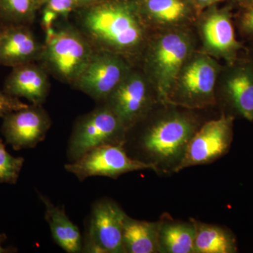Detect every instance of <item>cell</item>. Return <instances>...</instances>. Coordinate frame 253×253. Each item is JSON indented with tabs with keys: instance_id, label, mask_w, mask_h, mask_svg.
<instances>
[{
	"instance_id": "obj_22",
	"label": "cell",
	"mask_w": 253,
	"mask_h": 253,
	"mask_svg": "<svg viewBox=\"0 0 253 253\" xmlns=\"http://www.w3.org/2000/svg\"><path fill=\"white\" fill-rule=\"evenodd\" d=\"M145 7L151 17L162 23L177 22L186 14L185 3L181 0H145Z\"/></svg>"
},
{
	"instance_id": "obj_12",
	"label": "cell",
	"mask_w": 253,
	"mask_h": 253,
	"mask_svg": "<svg viewBox=\"0 0 253 253\" xmlns=\"http://www.w3.org/2000/svg\"><path fill=\"white\" fill-rule=\"evenodd\" d=\"M106 101V106L129 131L149 109L150 95L146 82L138 73H129Z\"/></svg>"
},
{
	"instance_id": "obj_30",
	"label": "cell",
	"mask_w": 253,
	"mask_h": 253,
	"mask_svg": "<svg viewBox=\"0 0 253 253\" xmlns=\"http://www.w3.org/2000/svg\"><path fill=\"white\" fill-rule=\"evenodd\" d=\"M97 1L99 0H78L80 6H83V5L96 4Z\"/></svg>"
},
{
	"instance_id": "obj_9",
	"label": "cell",
	"mask_w": 253,
	"mask_h": 253,
	"mask_svg": "<svg viewBox=\"0 0 253 253\" xmlns=\"http://www.w3.org/2000/svg\"><path fill=\"white\" fill-rule=\"evenodd\" d=\"M129 73L119 55L98 50L73 85L95 101H104Z\"/></svg>"
},
{
	"instance_id": "obj_13",
	"label": "cell",
	"mask_w": 253,
	"mask_h": 253,
	"mask_svg": "<svg viewBox=\"0 0 253 253\" xmlns=\"http://www.w3.org/2000/svg\"><path fill=\"white\" fill-rule=\"evenodd\" d=\"M44 45L27 25L2 26L0 39V66L14 68L41 59Z\"/></svg>"
},
{
	"instance_id": "obj_5",
	"label": "cell",
	"mask_w": 253,
	"mask_h": 253,
	"mask_svg": "<svg viewBox=\"0 0 253 253\" xmlns=\"http://www.w3.org/2000/svg\"><path fill=\"white\" fill-rule=\"evenodd\" d=\"M126 215L111 200L95 201L83 239L82 253H125L123 230Z\"/></svg>"
},
{
	"instance_id": "obj_15",
	"label": "cell",
	"mask_w": 253,
	"mask_h": 253,
	"mask_svg": "<svg viewBox=\"0 0 253 253\" xmlns=\"http://www.w3.org/2000/svg\"><path fill=\"white\" fill-rule=\"evenodd\" d=\"M224 89L233 111L253 123V61L231 68L226 76Z\"/></svg>"
},
{
	"instance_id": "obj_14",
	"label": "cell",
	"mask_w": 253,
	"mask_h": 253,
	"mask_svg": "<svg viewBox=\"0 0 253 253\" xmlns=\"http://www.w3.org/2000/svg\"><path fill=\"white\" fill-rule=\"evenodd\" d=\"M49 89L46 70L33 62L12 68L5 80L3 91L14 97L25 98L32 104L42 105Z\"/></svg>"
},
{
	"instance_id": "obj_10",
	"label": "cell",
	"mask_w": 253,
	"mask_h": 253,
	"mask_svg": "<svg viewBox=\"0 0 253 253\" xmlns=\"http://www.w3.org/2000/svg\"><path fill=\"white\" fill-rule=\"evenodd\" d=\"M179 86L167 101L187 107H204L214 101L217 66L206 56H200L183 68ZM177 80V81H178Z\"/></svg>"
},
{
	"instance_id": "obj_7",
	"label": "cell",
	"mask_w": 253,
	"mask_h": 253,
	"mask_svg": "<svg viewBox=\"0 0 253 253\" xmlns=\"http://www.w3.org/2000/svg\"><path fill=\"white\" fill-rule=\"evenodd\" d=\"M234 116L223 115L205 123L191 137L182 159L174 172L207 164L225 155L233 141Z\"/></svg>"
},
{
	"instance_id": "obj_24",
	"label": "cell",
	"mask_w": 253,
	"mask_h": 253,
	"mask_svg": "<svg viewBox=\"0 0 253 253\" xmlns=\"http://www.w3.org/2000/svg\"><path fill=\"white\" fill-rule=\"evenodd\" d=\"M42 5L64 18H67L73 10L80 6L78 0H42Z\"/></svg>"
},
{
	"instance_id": "obj_8",
	"label": "cell",
	"mask_w": 253,
	"mask_h": 253,
	"mask_svg": "<svg viewBox=\"0 0 253 253\" xmlns=\"http://www.w3.org/2000/svg\"><path fill=\"white\" fill-rule=\"evenodd\" d=\"M189 51V41L179 33H168L154 44L150 55V66L158 94L163 101H168Z\"/></svg>"
},
{
	"instance_id": "obj_18",
	"label": "cell",
	"mask_w": 253,
	"mask_h": 253,
	"mask_svg": "<svg viewBox=\"0 0 253 253\" xmlns=\"http://www.w3.org/2000/svg\"><path fill=\"white\" fill-rule=\"evenodd\" d=\"M196 224L191 221H159L158 253H194Z\"/></svg>"
},
{
	"instance_id": "obj_1",
	"label": "cell",
	"mask_w": 253,
	"mask_h": 253,
	"mask_svg": "<svg viewBox=\"0 0 253 253\" xmlns=\"http://www.w3.org/2000/svg\"><path fill=\"white\" fill-rule=\"evenodd\" d=\"M83 32L93 46L118 55L129 54L144 41V28L131 5L117 1L94 4L81 17Z\"/></svg>"
},
{
	"instance_id": "obj_32",
	"label": "cell",
	"mask_w": 253,
	"mask_h": 253,
	"mask_svg": "<svg viewBox=\"0 0 253 253\" xmlns=\"http://www.w3.org/2000/svg\"><path fill=\"white\" fill-rule=\"evenodd\" d=\"M1 30H2V26H0V39H1Z\"/></svg>"
},
{
	"instance_id": "obj_23",
	"label": "cell",
	"mask_w": 253,
	"mask_h": 253,
	"mask_svg": "<svg viewBox=\"0 0 253 253\" xmlns=\"http://www.w3.org/2000/svg\"><path fill=\"white\" fill-rule=\"evenodd\" d=\"M24 161L23 158L14 157L9 154L0 139V183L16 184Z\"/></svg>"
},
{
	"instance_id": "obj_2",
	"label": "cell",
	"mask_w": 253,
	"mask_h": 253,
	"mask_svg": "<svg viewBox=\"0 0 253 253\" xmlns=\"http://www.w3.org/2000/svg\"><path fill=\"white\" fill-rule=\"evenodd\" d=\"M196 131L194 123L186 116L174 115L150 127L136 142L141 154L156 168H171L181 162L188 144Z\"/></svg>"
},
{
	"instance_id": "obj_29",
	"label": "cell",
	"mask_w": 253,
	"mask_h": 253,
	"mask_svg": "<svg viewBox=\"0 0 253 253\" xmlns=\"http://www.w3.org/2000/svg\"><path fill=\"white\" fill-rule=\"evenodd\" d=\"M194 1L201 6H206V5L214 4L221 0H194Z\"/></svg>"
},
{
	"instance_id": "obj_27",
	"label": "cell",
	"mask_w": 253,
	"mask_h": 253,
	"mask_svg": "<svg viewBox=\"0 0 253 253\" xmlns=\"http://www.w3.org/2000/svg\"><path fill=\"white\" fill-rule=\"evenodd\" d=\"M59 17V15L56 14L54 11L51 10L44 8L42 11V26L44 31H46L48 28L53 27L55 21Z\"/></svg>"
},
{
	"instance_id": "obj_6",
	"label": "cell",
	"mask_w": 253,
	"mask_h": 253,
	"mask_svg": "<svg viewBox=\"0 0 253 253\" xmlns=\"http://www.w3.org/2000/svg\"><path fill=\"white\" fill-rule=\"evenodd\" d=\"M64 168L80 181L92 176L115 179L126 173L157 169L153 163L131 157L124 146L120 144L99 146L83 155L77 161L68 162Z\"/></svg>"
},
{
	"instance_id": "obj_17",
	"label": "cell",
	"mask_w": 253,
	"mask_h": 253,
	"mask_svg": "<svg viewBox=\"0 0 253 253\" xmlns=\"http://www.w3.org/2000/svg\"><path fill=\"white\" fill-rule=\"evenodd\" d=\"M45 208L44 218L49 224L51 236L56 244L68 253H80L83 251L81 231L68 217L64 208L55 206L46 196L38 193Z\"/></svg>"
},
{
	"instance_id": "obj_3",
	"label": "cell",
	"mask_w": 253,
	"mask_h": 253,
	"mask_svg": "<svg viewBox=\"0 0 253 253\" xmlns=\"http://www.w3.org/2000/svg\"><path fill=\"white\" fill-rule=\"evenodd\" d=\"M94 46L82 32L70 26L56 30L43 48L41 59L46 71L73 84L94 55Z\"/></svg>"
},
{
	"instance_id": "obj_19",
	"label": "cell",
	"mask_w": 253,
	"mask_h": 253,
	"mask_svg": "<svg viewBox=\"0 0 253 253\" xmlns=\"http://www.w3.org/2000/svg\"><path fill=\"white\" fill-rule=\"evenodd\" d=\"M159 222L138 220L126 215L123 230L125 253H158Z\"/></svg>"
},
{
	"instance_id": "obj_26",
	"label": "cell",
	"mask_w": 253,
	"mask_h": 253,
	"mask_svg": "<svg viewBox=\"0 0 253 253\" xmlns=\"http://www.w3.org/2000/svg\"><path fill=\"white\" fill-rule=\"evenodd\" d=\"M239 28L246 36L253 37V5L243 13L239 19Z\"/></svg>"
},
{
	"instance_id": "obj_4",
	"label": "cell",
	"mask_w": 253,
	"mask_h": 253,
	"mask_svg": "<svg viewBox=\"0 0 253 253\" xmlns=\"http://www.w3.org/2000/svg\"><path fill=\"white\" fill-rule=\"evenodd\" d=\"M126 128L106 104L81 116L73 126L68 142V162L77 161L91 150L108 144L124 146Z\"/></svg>"
},
{
	"instance_id": "obj_16",
	"label": "cell",
	"mask_w": 253,
	"mask_h": 253,
	"mask_svg": "<svg viewBox=\"0 0 253 253\" xmlns=\"http://www.w3.org/2000/svg\"><path fill=\"white\" fill-rule=\"evenodd\" d=\"M202 30L208 48L234 63L243 46L236 39L229 12L217 11L210 15L205 21Z\"/></svg>"
},
{
	"instance_id": "obj_28",
	"label": "cell",
	"mask_w": 253,
	"mask_h": 253,
	"mask_svg": "<svg viewBox=\"0 0 253 253\" xmlns=\"http://www.w3.org/2000/svg\"><path fill=\"white\" fill-rule=\"evenodd\" d=\"M6 235L4 234H0V253H6L11 252V249H4L2 247L1 244L4 243L5 240H6Z\"/></svg>"
},
{
	"instance_id": "obj_31",
	"label": "cell",
	"mask_w": 253,
	"mask_h": 253,
	"mask_svg": "<svg viewBox=\"0 0 253 253\" xmlns=\"http://www.w3.org/2000/svg\"><path fill=\"white\" fill-rule=\"evenodd\" d=\"M248 4L249 6H252L253 5V0H247Z\"/></svg>"
},
{
	"instance_id": "obj_25",
	"label": "cell",
	"mask_w": 253,
	"mask_h": 253,
	"mask_svg": "<svg viewBox=\"0 0 253 253\" xmlns=\"http://www.w3.org/2000/svg\"><path fill=\"white\" fill-rule=\"evenodd\" d=\"M28 104L22 102L18 98L0 90V117H4L6 115L14 111H18L28 107Z\"/></svg>"
},
{
	"instance_id": "obj_21",
	"label": "cell",
	"mask_w": 253,
	"mask_h": 253,
	"mask_svg": "<svg viewBox=\"0 0 253 253\" xmlns=\"http://www.w3.org/2000/svg\"><path fill=\"white\" fill-rule=\"evenodd\" d=\"M41 5L42 0H0V26H28Z\"/></svg>"
},
{
	"instance_id": "obj_20",
	"label": "cell",
	"mask_w": 253,
	"mask_h": 253,
	"mask_svg": "<svg viewBox=\"0 0 253 253\" xmlns=\"http://www.w3.org/2000/svg\"><path fill=\"white\" fill-rule=\"evenodd\" d=\"M196 224L194 253L238 252L235 236L229 229L194 220Z\"/></svg>"
},
{
	"instance_id": "obj_11",
	"label": "cell",
	"mask_w": 253,
	"mask_h": 253,
	"mask_svg": "<svg viewBox=\"0 0 253 253\" xmlns=\"http://www.w3.org/2000/svg\"><path fill=\"white\" fill-rule=\"evenodd\" d=\"M2 118L1 133L16 151L36 147L45 139L51 126L49 115L42 105H28Z\"/></svg>"
}]
</instances>
